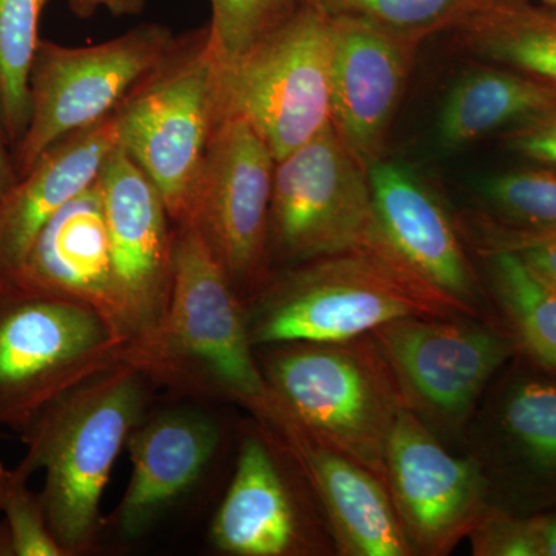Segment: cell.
Instances as JSON below:
<instances>
[{"instance_id": "cell-1", "label": "cell", "mask_w": 556, "mask_h": 556, "mask_svg": "<svg viewBox=\"0 0 556 556\" xmlns=\"http://www.w3.org/2000/svg\"><path fill=\"white\" fill-rule=\"evenodd\" d=\"M124 361L149 382L226 399L274 433L283 427L249 338L247 306L193 223L175 226L174 285L163 325Z\"/></svg>"}, {"instance_id": "cell-2", "label": "cell", "mask_w": 556, "mask_h": 556, "mask_svg": "<svg viewBox=\"0 0 556 556\" xmlns=\"http://www.w3.org/2000/svg\"><path fill=\"white\" fill-rule=\"evenodd\" d=\"M149 379L121 361L43 408L21 431L27 453L17 470H42L47 521L65 554L89 551L116 457L144 419Z\"/></svg>"}, {"instance_id": "cell-3", "label": "cell", "mask_w": 556, "mask_h": 556, "mask_svg": "<svg viewBox=\"0 0 556 556\" xmlns=\"http://www.w3.org/2000/svg\"><path fill=\"white\" fill-rule=\"evenodd\" d=\"M456 316L477 318L397 260L358 251L288 266L247 306L255 348L345 342L399 318Z\"/></svg>"}, {"instance_id": "cell-4", "label": "cell", "mask_w": 556, "mask_h": 556, "mask_svg": "<svg viewBox=\"0 0 556 556\" xmlns=\"http://www.w3.org/2000/svg\"><path fill=\"white\" fill-rule=\"evenodd\" d=\"M260 348V368L285 415L277 434L294 428L386 481L388 441L407 407L371 336Z\"/></svg>"}, {"instance_id": "cell-5", "label": "cell", "mask_w": 556, "mask_h": 556, "mask_svg": "<svg viewBox=\"0 0 556 556\" xmlns=\"http://www.w3.org/2000/svg\"><path fill=\"white\" fill-rule=\"evenodd\" d=\"M119 146L159 189L175 226L189 222L219 113L207 28L181 36L169 58L118 109Z\"/></svg>"}, {"instance_id": "cell-6", "label": "cell", "mask_w": 556, "mask_h": 556, "mask_svg": "<svg viewBox=\"0 0 556 556\" xmlns=\"http://www.w3.org/2000/svg\"><path fill=\"white\" fill-rule=\"evenodd\" d=\"M331 58V17L305 0L239 56L215 61L222 119L247 121L283 159L329 123Z\"/></svg>"}, {"instance_id": "cell-7", "label": "cell", "mask_w": 556, "mask_h": 556, "mask_svg": "<svg viewBox=\"0 0 556 556\" xmlns=\"http://www.w3.org/2000/svg\"><path fill=\"white\" fill-rule=\"evenodd\" d=\"M124 351L115 328L89 306L0 285V427L21 433Z\"/></svg>"}, {"instance_id": "cell-8", "label": "cell", "mask_w": 556, "mask_h": 556, "mask_svg": "<svg viewBox=\"0 0 556 556\" xmlns=\"http://www.w3.org/2000/svg\"><path fill=\"white\" fill-rule=\"evenodd\" d=\"M269 251L288 266L357 251L401 262L380 232L368 167L331 123L277 161Z\"/></svg>"}, {"instance_id": "cell-9", "label": "cell", "mask_w": 556, "mask_h": 556, "mask_svg": "<svg viewBox=\"0 0 556 556\" xmlns=\"http://www.w3.org/2000/svg\"><path fill=\"white\" fill-rule=\"evenodd\" d=\"M369 336L405 407L439 439H464L490 383L517 356L500 324L468 316L399 318Z\"/></svg>"}, {"instance_id": "cell-10", "label": "cell", "mask_w": 556, "mask_h": 556, "mask_svg": "<svg viewBox=\"0 0 556 556\" xmlns=\"http://www.w3.org/2000/svg\"><path fill=\"white\" fill-rule=\"evenodd\" d=\"M166 25L131 30L86 47L40 39L30 72V119L13 149L17 175L27 174L46 150L116 112L121 102L178 46Z\"/></svg>"}, {"instance_id": "cell-11", "label": "cell", "mask_w": 556, "mask_h": 556, "mask_svg": "<svg viewBox=\"0 0 556 556\" xmlns=\"http://www.w3.org/2000/svg\"><path fill=\"white\" fill-rule=\"evenodd\" d=\"M464 439L493 508L533 515L556 507V372L517 354L490 383Z\"/></svg>"}, {"instance_id": "cell-12", "label": "cell", "mask_w": 556, "mask_h": 556, "mask_svg": "<svg viewBox=\"0 0 556 556\" xmlns=\"http://www.w3.org/2000/svg\"><path fill=\"white\" fill-rule=\"evenodd\" d=\"M276 164L251 124L226 116L212 135L186 222L200 229L244 306L273 276L269 214Z\"/></svg>"}, {"instance_id": "cell-13", "label": "cell", "mask_w": 556, "mask_h": 556, "mask_svg": "<svg viewBox=\"0 0 556 556\" xmlns=\"http://www.w3.org/2000/svg\"><path fill=\"white\" fill-rule=\"evenodd\" d=\"M98 179L126 356L148 345L166 317L174 285L175 226L172 228L174 223L159 189L121 146L105 161Z\"/></svg>"}, {"instance_id": "cell-14", "label": "cell", "mask_w": 556, "mask_h": 556, "mask_svg": "<svg viewBox=\"0 0 556 556\" xmlns=\"http://www.w3.org/2000/svg\"><path fill=\"white\" fill-rule=\"evenodd\" d=\"M386 484L415 555H448L493 508L478 460L450 453L408 408L388 441Z\"/></svg>"}, {"instance_id": "cell-15", "label": "cell", "mask_w": 556, "mask_h": 556, "mask_svg": "<svg viewBox=\"0 0 556 556\" xmlns=\"http://www.w3.org/2000/svg\"><path fill=\"white\" fill-rule=\"evenodd\" d=\"M368 178L380 232L394 255L475 317L500 324L455 223L433 190L396 161H375Z\"/></svg>"}, {"instance_id": "cell-16", "label": "cell", "mask_w": 556, "mask_h": 556, "mask_svg": "<svg viewBox=\"0 0 556 556\" xmlns=\"http://www.w3.org/2000/svg\"><path fill=\"white\" fill-rule=\"evenodd\" d=\"M329 123L365 166L382 159L419 43L354 20L331 17Z\"/></svg>"}, {"instance_id": "cell-17", "label": "cell", "mask_w": 556, "mask_h": 556, "mask_svg": "<svg viewBox=\"0 0 556 556\" xmlns=\"http://www.w3.org/2000/svg\"><path fill=\"white\" fill-rule=\"evenodd\" d=\"M0 285L89 306L124 340L100 179L47 222L20 269Z\"/></svg>"}, {"instance_id": "cell-18", "label": "cell", "mask_w": 556, "mask_h": 556, "mask_svg": "<svg viewBox=\"0 0 556 556\" xmlns=\"http://www.w3.org/2000/svg\"><path fill=\"white\" fill-rule=\"evenodd\" d=\"M277 452V434L265 427L241 441L236 473L211 527L212 544L223 554L295 556L318 551Z\"/></svg>"}, {"instance_id": "cell-19", "label": "cell", "mask_w": 556, "mask_h": 556, "mask_svg": "<svg viewBox=\"0 0 556 556\" xmlns=\"http://www.w3.org/2000/svg\"><path fill=\"white\" fill-rule=\"evenodd\" d=\"M222 430L207 413L174 408L142 419L126 447L131 473L115 514L123 540H138L200 481L217 453Z\"/></svg>"}, {"instance_id": "cell-20", "label": "cell", "mask_w": 556, "mask_h": 556, "mask_svg": "<svg viewBox=\"0 0 556 556\" xmlns=\"http://www.w3.org/2000/svg\"><path fill=\"white\" fill-rule=\"evenodd\" d=\"M278 438L316 495L340 555H415L382 478L294 428Z\"/></svg>"}, {"instance_id": "cell-21", "label": "cell", "mask_w": 556, "mask_h": 556, "mask_svg": "<svg viewBox=\"0 0 556 556\" xmlns=\"http://www.w3.org/2000/svg\"><path fill=\"white\" fill-rule=\"evenodd\" d=\"M118 146L115 112L62 138L17 179L0 200V283L16 274L47 222L100 178L105 161Z\"/></svg>"}, {"instance_id": "cell-22", "label": "cell", "mask_w": 556, "mask_h": 556, "mask_svg": "<svg viewBox=\"0 0 556 556\" xmlns=\"http://www.w3.org/2000/svg\"><path fill=\"white\" fill-rule=\"evenodd\" d=\"M556 109V84L504 65L467 72L450 89L439 113V139L447 149L506 134Z\"/></svg>"}, {"instance_id": "cell-23", "label": "cell", "mask_w": 556, "mask_h": 556, "mask_svg": "<svg viewBox=\"0 0 556 556\" xmlns=\"http://www.w3.org/2000/svg\"><path fill=\"white\" fill-rule=\"evenodd\" d=\"M475 56L556 84V9L532 0H481L456 28Z\"/></svg>"}, {"instance_id": "cell-24", "label": "cell", "mask_w": 556, "mask_h": 556, "mask_svg": "<svg viewBox=\"0 0 556 556\" xmlns=\"http://www.w3.org/2000/svg\"><path fill=\"white\" fill-rule=\"evenodd\" d=\"M489 299L518 356L556 372V289L515 251L486 252Z\"/></svg>"}, {"instance_id": "cell-25", "label": "cell", "mask_w": 556, "mask_h": 556, "mask_svg": "<svg viewBox=\"0 0 556 556\" xmlns=\"http://www.w3.org/2000/svg\"><path fill=\"white\" fill-rule=\"evenodd\" d=\"M484 252L556 237V169L541 166L501 172L481 185Z\"/></svg>"}, {"instance_id": "cell-26", "label": "cell", "mask_w": 556, "mask_h": 556, "mask_svg": "<svg viewBox=\"0 0 556 556\" xmlns=\"http://www.w3.org/2000/svg\"><path fill=\"white\" fill-rule=\"evenodd\" d=\"M47 0H0V121L11 148L30 119V72Z\"/></svg>"}, {"instance_id": "cell-27", "label": "cell", "mask_w": 556, "mask_h": 556, "mask_svg": "<svg viewBox=\"0 0 556 556\" xmlns=\"http://www.w3.org/2000/svg\"><path fill=\"white\" fill-rule=\"evenodd\" d=\"M329 17H354L419 43L433 33L457 28L481 0H309Z\"/></svg>"}, {"instance_id": "cell-28", "label": "cell", "mask_w": 556, "mask_h": 556, "mask_svg": "<svg viewBox=\"0 0 556 556\" xmlns=\"http://www.w3.org/2000/svg\"><path fill=\"white\" fill-rule=\"evenodd\" d=\"M305 0H208L206 25L215 61L239 56L268 33L276 30Z\"/></svg>"}, {"instance_id": "cell-29", "label": "cell", "mask_w": 556, "mask_h": 556, "mask_svg": "<svg viewBox=\"0 0 556 556\" xmlns=\"http://www.w3.org/2000/svg\"><path fill=\"white\" fill-rule=\"evenodd\" d=\"M27 475L11 468L2 510L9 551L14 556H67L51 533L40 493L28 489Z\"/></svg>"}, {"instance_id": "cell-30", "label": "cell", "mask_w": 556, "mask_h": 556, "mask_svg": "<svg viewBox=\"0 0 556 556\" xmlns=\"http://www.w3.org/2000/svg\"><path fill=\"white\" fill-rule=\"evenodd\" d=\"M477 556H544L538 514L492 508L468 535Z\"/></svg>"}, {"instance_id": "cell-31", "label": "cell", "mask_w": 556, "mask_h": 556, "mask_svg": "<svg viewBox=\"0 0 556 556\" xmlns=\"http://www.w3.org/2000/svg\"><path fill=\"white\" fill-rule=\"evenodd\" d=\"M508 150L556 169V109L503 134Z\"/></svg>"}, {"instance_id": "cell-32", "label": "cell", "mask_w": 556, "mask_h": 556, "mask_svg": "<svg viewBox=\"0 0 556 556\" xmlns=\"http://www.w3.org/2000/svg\"><path fill=\"white\" fill-rule=\"evenodd\" d=\"M62 2L79 20H90L102 11L115 17L137 16L146 7V0H62Z\"/></svg>"}, {"instance_id": "cell-33", "label": "cell", "mask_w": 556, "mask_h": 556, "mask_svg": "<svg viewBox=\"0 0 556 556\" xmlns=\"http://www.w3.org/2000/svg\"><path fill=\"white\" fill-rule=\"evenodd\" d=\"M518 252L529 268L556 289V240H538L511 249Z\"/></svg>"}, {"instance_id": "cell-34", "label": "cell", "mask_w": 556, "mask_h": 556, "mask_svg": "<svg viewBox=\"0 0 556 556\" xmlns=\"http://www.w3.org/2000/svg\"><path fill=\"white\" fill-rule=\"evenodd\" d=\"M3 130L2 121H0V200L10 192L16 185L20 175L14 166L13 152Z\"/></svg>"}, {"instance_id": "cell-35", "label": "cell", "mask_w": 556, "mask_h": 556, "mask_svg": "<svg viewBox=\"0 0 556 556\" xmlns=\"http://www.w3.org/2000/svg\"><path fill=\"white\" fill-rule=\"evenodd\" d=\"M540 519L541 541H543V555L556 556V507L538 514Z\"/></svg>"}, {"instance_id": "cell-36", "label": "cell", "mask_w": 556, "mask_h": 556, "mask_svg": "<svg viewBox=\"0 0 556 556\" xmlns=\"http://www.w3.org/2000/svg\"><path fill=\"white\" fill-rule=\"evenodd\" d=\"M11 468L0 463V510H2L3 500H5L7 486H9Z\"/></svg>"}, {"instance_id": "cell-37", "label": "cell", "mask_w": 556, "mask_h": 556, "mask_svg": "<svg viewBox=\"0 0 556 556\" xmlns=\"http://www.w3.org/2000/svg\"><path fill=\"white\" fill-rule=\"evenodd\" d=\"M532 2L544 3V5L554 7V9H556V0H532Z\"/></svg>"}, {"instance_id": "cell-38", "label": "cell", "mask_w": 556, "mask_h": 556, "mask_svg": "<svg viewBox=\"0 0 556 556\" xmlns=\"http://www.w3.org/2000/svg\"><path fill=\"white\" fill-rule=\"evenodd\" d=\"M552 239L556 240V237H552ZM552 239H546V240H552ZM521 247H522V244H521Z\"/></svg>"}]
</instances>
